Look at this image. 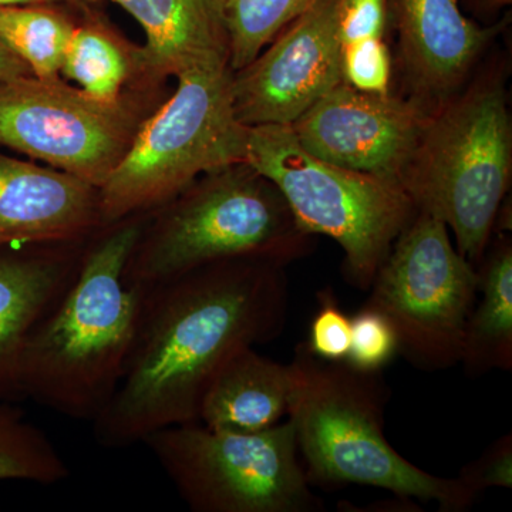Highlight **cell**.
<instances>
[{
	"instance_id": "obj_1",
	"label": "cell",
	"mask_w": 512,
	"mask_h": 512,
	"mask_svg": "<svg viewBox=\"0 0 512 512\" xmlns=\"http://www.w3.org/2000/svg\"><path fill=\"white\" fill-rule=\"evenodd\" d=\"M285 262L239 258L146 289L123 379L93 421L109 450L195 423L212 377L238 350L271 342L288 318Z\"/></svg>"
},
{
	"instance_id": "obj_2",
	"label": "cell",
	"mask_w": 512,
	"mask_h": 512,
	"mask_svg": "<svg viewBox=\"0 0 512 512\" xmlns=\"http://www.w3.org/2000/svg\"><path fill=\"white\" fill-rule=\"evenodd\" d=\"M141 214L104 225L76 278L30 339L22 393L73 420L93 423L123 379L146 289L124 279L144 228Z\"/></svg>"
},
{
	"instance_id": "obj_3",
	"label": "cell",
	"mask_w": 512,
	"mask_h": 512,
	"mask_svg": "<svg viewBox=\"0 0 512 512\" xmlns=\"http://www.w3.org/2000/svg\"><path fill=\"white\" fill-rule=\"evenodd\" d=\"M288 420L309 484L319 487L366 485L402 500L436 503L440 511L473 507L477 495L460 478H441L400 456L384 434L390 390L382 372H362L348 362L313 355L296 346L289 363Z\"/></svg>"
},
{
	"instance_id": "obj_4",
	"label": "cell",
	"mask_w": 512,
	"mask_h": 512,
	"mask_svg": "<svg viewBox=\"0 0 512 512\" xmlns=\"http://www.w3.org/2000/svg\"><path fill=\"white\" fill-rule=\"evenodd\" d=\"M511 175L507 90L504 74L494 66L430 114L397 183L416 211L446 224L458 252L478 268Z\"/></svg>"
},
{
	"instance_id": "obj_5",
	"label": "cell",
	"mask_w": 512,
	"mask_h": 512,
	"mask_svg": "<svg viewBox=\"0 0 512 512\" xmlns=\"http://www.w3.org/2000/svg\"><path fill=\"white\" fill-rule=\"evenodd\" d=\"M278 187L248 163L205 174L144 225L124 279L148 289L201 268L239 258L291 264L311 249Z\"/></svg>"
},
{
	"instance_id": "obj_6",
	"label": "cell",
	"mask_w": 512,
	"mask_h": 512,
	"mask_svg": "<svg viewBox=\"0 0 512 512\" xmlns=\"http://www.w3.org/2000/svg\"><path fill=\"white\" fill-rule=\"evenodd\" d=\"M227 57L177 74L171 99L141 121L127 153L99 190L101 225L174 200L200 174L245 163L248 126L237 119Z\"/></svg>"
},
{
	"instance_id": "obj_7",
	"label": "cell",
	"mask_w": 512,
	"mask_h": 512,
	"mask_svg": "<svg viewBox=\"0 0 512 512\" xmlns=\"http://www.w3.org/2000/svg\"><path fill=\"white\" fill-rule=\"evenodd\" d=\"M245 163L278 187L306 234L338 242L346 281L360 291L417 212L396 180L312 156L289 126L248 127Z\"/></svg>"
},
{
	"instance_id": "obj_8",
	"label": "cell",
	"mask_w": 512,
	"mask_h": 512,
	"mask_svg": "<svg viewBox=\"0 0 512 512\" xmlns=\"http://www.w3.org/2000/svg\"><path fill=\"white\" fill-rule=\"evenodd\" d=\"M194 512H316L291 421L241 433L204 424L165 427L144 440Z\"/></svg>"
},
{
	"instance_id": "obj_9",
	"label": "cell",
	"mask_w": 512,
	"mask_h": 512,
	"mask_svg": "<svg viewBox=\"0 0 512 512\" xmlns=\"http://www.w3.org/2000/svg\"><path fill=\"white\" fill-rule=\"evenodd\" d=\"M365 306L392 323L413 366L434 372L460 363L478 296V272L451 242L444 222L417 211L369 288Z\"/></svg>"
},
{
	"instance_id": "obj_10",
	"label": "cell",
	"mask_w": 512,
	"mask_h": 512,
	"mask_svg": "<svg viewBox=\"0 0 512 512\" xmlns=\"http://www.w3.org/2000/svg\"><path fill=\"white\" fill-rule=\"evenodd\" d=\"M140 123L126 100L104 103L60 79L0 80V144L97 190L127 153Z\"/></svg>"
},
{
	"instance_id": "obj_11",
	"label": "cell",
	"mask_w": 512,
	"mask_h": 512,
	"mask_svg": "<svg viewBox=\"0 0 512 512\" xmlns=\"http://www.w3.org/2000/svg\"><path fill=\"white\" fill-rule=\"evenodd\" d=\"M340 0H316L244 69L232 76V100L245 126H291L342 83Z\"/></svg>"
},
{
	"instance_id": "obj_12",
	"label": "cell",
	"mask_w": 512,
	"mask_h": 512,
	"mask_svg": "<svg viewBox=\"0 0 512 512\" xmlns=\"http://www.w3.org/2000/svg\"><path fill=\"white\" fill-rule=\"evenodd\" d=\"M429 116L403 94L359 92L342 82L289 127L312 156L397 181Z\"/></svg>"
},
{
	"instance_id": "obj_13",
	"label": "cell",
	"mask_w": 512,
	"mask_h": 512,
	"mask_svg": "<svg viewBox=\"0 0 512 512\" xmlns=\"http://www.w3.org/2000/svg\"><path fill=\"white\" fill-rule=\"evenodd\" d=\"M404 97L433 114L463 89L501 23L483 26L458 0H389Z\"/></svg>"
},
{
	"instance_id": "obj_14",
	"label": "cell",
	"mask_w": 512,
	"mask_h": 512,
	"mask_svg": "<svg viewBox=\"0 0 512 512\" xmlns=\"http://www.w3.org/2000/svg\"><path fill=\"white\" fill-rule=\"evenodd\" d=\"M84 239L0 249V402H19L30 339L70 288L86 248Z\"/></svg>"
},
{
	"instance_id": "obj_15",
	"label": "cell",
	"mask_w": 512,
	"mask_h": 512,
	"mask_svg": "<svg viewBox=\"0 0 512 512\" xmlns=\"http://www.w3.org/2000/svg\"><path fill=\"white\" fill-rule=\"evenodd\" d=\"M101 227L93 185L0 154V249L86 239Z\"/></svg>"
},
{
	"instance_id": "obj_16",
	"label": "cell",
	"mask_w": 512,
	"mask_h": 512,
	"mask_svg": "<svg viewBox=\"0 0 512 512\" xmlns=\"http://www.w3.org/2000/svg\"><path fill=\"white\" fill-rule=\"evenodd\" d=\"M140 22L147 46L141 69L177 76L192 64L227 57L228 33L222 0H111Z\"/></svg>"
},
{
	"instance_id": "obj_17",
	"label": "cell",
	"mask_w": 512,
	"mask_h": 512,
	"mask_svg": "<svg viewBox=\"0 0 512 512\" xmlns=\"http://www.w3.org/2000/svg\"><path fill=\"white\" fill-rule=\"evenodd\" d=\"M289 365L256 352H235L220 367L201 400L198 423L215 430L251 433L281 423L291 394Z\"/></svg>"
},
{
	"instance_id": "obj_18",
	"label": "cell",
	"mask_w": 512,
	"mask_h": 512,
	"mask_svg": "<svg viewBox=\"0 0 512 512\" xmlns=\"http://www.w3.org/2000/svg\"><path fill=\"white\" fill-rule=\"evenodd\" d=\"M478 293L464 332L460 363L470 376L512 369V245L507 237L485 251Z\"/></svg>"
},
{
	"instance_id": "obj_19",
	"label": "cell",
	"mask_w": 512,
	"mask_h": 512,
	"mask_svg": "<svg viewBox=\"0 0 512 512\" xmlns=\"http://www.w3.org/2000/svg\"><path fill=\"white\" fill-rule=\"evenodd\" d=\"M134 67L141 69L140 52H130L109 29L90 23L74 29L60 72L93 99L116 103Z\"/></svg>"
},
{
	"instance_id": "obj_20",
	"label": "cell",
	"mask_w": 512,
	"mask_h": 512,
	"mask_svg": "<svg viewBox=\"0 0 512 512\" xmlns=\"http://www.w3.org/2000/svg\"><path fill=\"white\" fill-rule=\"evenodd\" d=\"M74 29L66 15L43 3L0 8V39L37 79H59Z\"/></svg>"
},
{
	"instance_id": "obj_21",
	"label": "cell",
	"mask_w": 512,
	"mask_h": 512,
	"mask_svg": "<svg viewBox=\"0 0 512 512\" xmlns=\"http://www.w3.org/2000/svg\"><path fill=\"white\" fill-rule=\"evenodd\" d=\"M70 468L55 444L13 402H0V481L60 484Z\"/></svg>"
},
{
	"instance_id": "obj_22",
	"label": "cell",
	"mask_w": 512,
	"mask_h": 512,
	"mask_svg": "<svg viewBox=\"0 0 512 512\" xmlns=\"http://www.w3.org/2000/svg\"><path fill=\"white\" fill-rule=\"evenodd\" d=\"M316 0H224L229 67L244 69Z\"/></svg>"
},
{
	"instance_id": "obj_23",
	"label": "cell",
	"mask_w": 512,
	"mask_h": 512,
	"mask_svg": "<svg viewBox=\"0 0 512 512\" xmlns=\"http://www.w3.org/2000/svg\"><path fill=\"white\" fill-rule=\"evenodd\" d=\"M399 353L392 323L375 309L363 308L352 318V338L345 362L362 372H382Z\"/></svg>"
},
{
	"instance_id": "obj_24",
	"label": "cell",
	"mask_w": 512,
	"mask_h": 512,
	"mask_svg": "<svg viewBox=\"0 0 512 512\" xmlns=\"http://www.w3.org/2000/svg\"><path fill=\"white\" fill-rule=\"evenodd\" d=\"M393 59L382 37L342 46V80L359 92H392Z\"/></svg>"
},
{
	"instance_id": "obj_25",
	"label": "cell",
	"mask_w": 512,
	"mask_h": 512,
	"mask_svg": "<svg viewBox=\"0 0 512 512\" xmlns=\"http://www.w3.org/2000/svg\"><path fill=\"white\" fill-rule=\"evenodd\" d=\"M319 308L313 316L306 343L313 355L330 362H342L349 352L352 319L340 308L332 289L318 293Z\"/></svg>"
},
{
	"instance_id": "obj_26",
	"label": "cell",
	"mask_w": 512,
	"mask_h": 512,
	"mask_svg": "<svg viewBox=\"0 0 512 512\" xmlns=\"http://www.w3.org/2000/svg\"><path fill=\"white\" fill-rule=\"evenodd\" d=\"M461 483L474 495H480L488 488L512 487V436L494 441L483 456L461 470Z\"/></svg>"
},
{
	"instance_id": "obj_27",
	"label": "cell",
	"mask_w": 512,
	"mask_h": 512,
	"mask_svg": "<svg viewBox=\"0 0 512 512\" xmlns=\"http://www.w3.org/2000/svg\"><path fill=\"white\" fill-rule=\"evenodd\" d=\"M389 0H340L339 37L343 45L386 35Z\"/></svg>"
},
{
	"instance_id": "obj_28",
	"label": "cell",
	"mask_w": 512,
	"mask_h": 512,
	"mask_svg": "<svg viewBox=\"0 0 512 512\" xmlns=\"http://www.w3.org/2000/svg\"><path fill=\"white\" fill-rule=\"evenodd\" d=\"M22 76H33L28 64L20 60L0 39V80Z\"/></svg>"
},
{
	"instance_id": "obj_29",
	"label": "cell",
	"mask_w": 512,
	"mask_h": 512,
	"mask_svg": "<svg viewBox=\"0 0 512 512\" xmlns=\"http://www.w3.org/2000/svg\"><path fill=\"white\" fill-rule=\"evenodd\" d=\"M458 2H463L474 15L480 16V18H490L508 8L512 0H458Z\"/></svg>"
},
{
	"instance_id": "obj_30",
	"label": "cell",
	"mask_w": 512,
	"mask_h": 512,
	"mask_svg": "<svg viewBox=\"0 0 512 512\" xmlns=\"http://www.w3.org/2000/svg\"><path fill=\"white\" fill-rule=\"evenodd\" d=\"M56 2V0H0V8L5 6L39 5V3Z\"/></svg>"
},
{
	"instance_id": "obj_31",
	"label": "cell",
	"mask_w": 512,
	"mask_h": 512,
	"mask_svg": "<svg viewBox=\"0 0 512 512\" xmlns=\"http://www.w3.org/2000/svg\"><path fill=\"white\" fill-rule=\"evenodd\" d=\"M67 2H97V0H67Z\"/></svg>"
},
{
	"instance_id": "obj_32",
	"label": "cell",
	"mask_w": 512,
	"mask_h": 512,
	"mask_svg": "<svg viewBox=\"0 0 512 512\" xmlns=\"http://www.w3.org/2000/svg\"><path fill=\"white\" fill-rule=\"evenodd\" d=\"M222 2H224V0H222Z\"/></svg>"
}]
</instances>
